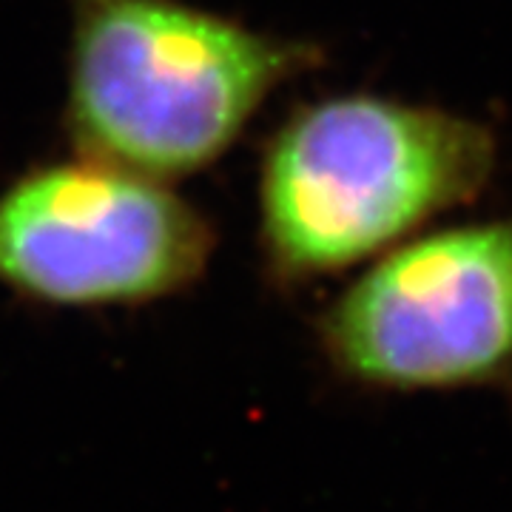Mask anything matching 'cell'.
I'll return each instance as SVG.
<instances>
[{"instance_id": "2", "label": "cell", "mask_w": 512, "mask_h": 512, "mask_svg": "<svg viewBox=\"0 0 512 512\" xmlns=\"http://www.w3.org/2000/svg\"><path fill=\"white\" fill-rule=\"evenodd\" d=\"M313 52L177 6L83 0L72 126L97 163L146 177L197 171L237 140L268 92Z\"/></svg>"}, {"instance_id": "1", "label": "cell", "mask_w": 512, "mask_h": 512, "mask_svg": "<svg viewBox=\"0 0 512 512\" xmlns=\"http://www.w3.org/2000/svg\"><path fill=\"white\" fill-rule=\"evenodd\" d=\"M495 168L487 126L370 94L316 103L279 131L262 231L285 276L333 274L476 200Z\"/></svg>"}, {"instance_id": "4", "label": "cell", "mask_w": 512, "mask_h": 512, "mask_svg": "<svg viewBox=\"0 0 512 512\" xmlns=\"http://www.w3.org/2000/svg\"><path fill=\"white\" fill-rule=\"evenodd\" d=\"M211 254L205 222L146 174L55 165L0 200V282L57 305H123L180 291Z\"/></svg>"}, {"instance_id": "3", "label": "cell", "mask_w": 512, "mask_h": 512, "mask_svg": "<svg viewBox=\"0 0 512 512\" xmlns=\"http://www.w3.org/2000/svg\"><path fill=\"white\" fill-rule=\"evenodd\" d=\"M336 370L379 390H456L512 370V220L384 254L322 322Z\"/></svg>"}]
</instances>
